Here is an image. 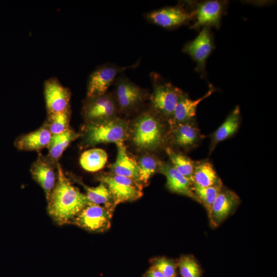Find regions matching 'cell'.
Instances as JSON below:
<instances>
[{
  "instance_id": "cell-1",
  "label": "cell",
  "mask_w": 277,
  "mask_h": 277,
  "mask_svg": "<svg viewBox=\"0 0 277 277\" xmlns=\"http://www.w3.org/2000/svg\"><path fill=\"white\" fill-rule=\"evenodd\" d=\"M57 180L48 202V211L60 225L72 223L89 202L85 194L73 186L66 177L59 163L56 165Z\"/></svg>"
},
{
  "instance_id": "cell-2",
  "label": "cell",
  "mask_w": 277,
  "mask_h": 277,
  "mask_svg": "<svg viewBox=\"0 0 277 277\" xmlns=\"http://www.w3.org/2000/svg\"><path fill=\"white\" fill-rule=\"evenodd\" d=\"M131 138L138 150H155L163 145L165 140L164 124L155 113L145 112L135 120Z\"/></svg>"
},
{
  "instance_id": "cell-3",
  "label": "cell",
  "mask_w": 277,
  "mask_h": 277,
  "mask_svg": "<svg viewBox=\"0 0 277 277\" xmlns=\"http://www.w3.org/2000/svg\"><path fill=\"white\" fill-rule=\"evenodd\" d=\"M129 135L127 122L113 117L108 120L89 122L84 129V143L86 146L101 143L124 142Z\"/></svg>"
},
{
  "instance_id": "cell-4",
  "label": "cell",
  "mask_w": 277,
  "mask_h": 277,
  "mask_svg": "<svg viewBox=\"0 0 277 277\" xmlns=\"http://www.w3.org/2000/svg\"><path fill=\"white\" fill-rule=\"evenodd\" d=\"M153 81V90L151 96L153 108L170 123L182 91L159 75L155 74Z\"/></svg>"
},
{
  "instance_id": "cell-5",
  "label": "cell",
  "mask_w": 277,
  "mask_h": 277,
  "mask_svg": "<svg viewBox=\"0 0 277 277\" xmlns=\"http://www.w3.org/2000/svg\"><path fill=\"white\" fill-rule=\"evenodd\" d=\"M98 179L109 189L116 206L136 201L143 194V185L131 178L111 173L102 174Z\"/></svg>"
},
{
  "instance_id": "cell-6",
  "label": "cell",
  "mask_w": 277,
  "mask_h": 277,
  "mask_svg": "<svg viewBox=\"0 0 277 277\" xmlns=\"http://www.w3.org/2000/svg\"><path fill=\"white\" fill-rule=\"evenodd\" d=\"M113 211L89 202L74 218L72 223L92 232H104L109 229Z\"/></svg>"
},
{
  "instance_id": "cell-7",
  "label": "cell",
  "mask_w": 277,
  "mask_h": 277,
  "mask_svg": "<svg viewBox=\"0 0 277 277\" xmlns=\"http://www.w3.org/2000/svg\"><path fill=\"white\" fill-rule=\"evenodd\" d=\"M214 48V39L209 28L204 27L197 36L184 46L183 51L196 62V70L204 74L207 59Z\"/></svg>"
},
{
  "instance_id": "cell-8",
  "label": "cell",
  "mask_w": 277,
  "mask_h": 277,
  "mask_svg": "<svg viewBox=\"0 0 277 277\" xmlns=\"http://www.w3.org/2000/svg\"><path fill=\"white\" fill-rule=\"evenodd\" d=\"M127 68L113 65H105L97 68L91 73L88 80L87 98L105 94L117 75Z\"/></svg>"
},
{
  "instance_id": "cell-9",
  "label": "cell",
  "mask_w": 277,
  "mask_h": 277,
  "mask_svg": "<svg viewBox=\"0 0 277 277\" xmlns=\"http://www.w3.org/2000/svg\"><path fill=\"white\" fill-rule=\"evenodd\" d=\"M147 18L151 23L165 28H172L188 23L193 18V11L183 6L164 7L148 13Z\"/></svg>"
},
{
  "instance_id": "cell-10",
  "label": "cell",
  "mask_w": 277,
  "mask_h": 277,
  "mask_svg": "<svg viewBox=\"0 0 277 277\" xmlns=\"http://www.w3.org/2000/svg\"><path fill=\"white\" fill-rule=\"evenodd\" d=\"M226 7V2L220 1H208L199 4L193 10L195 21L191 28L199 29L204 27L219 28Z\"/></svg>"
},
{
  "instance_id": "cell-11",
  "label": "cell",
  "mask_w": 277,
  "mask_h": 277,
  "mask_svg": "<svg viewBox=\"0 0 277 277\" xmlns=\"http://www.w3.org/2000/svg\"><path fill=\"white\" fill-rule=\"evenodd\" d=\"M44 93L48 114L69 108L70 92L56 78L51 77L45 82Z\"/></svg>"
},
{
  "instance_id": "cell-12",
  "label": "cell",
  "mask_w": 277,
  "mask_h": 277,
  "mask_svg": "<svg viewBox=\"0 0 277 277\" xmlns=\"http://www.w3.org/2000/svg\"><path fill=\"white\" fill-rule=\"evenodd\" d=\"M240 203L239 196L234 191L223 188L215 198L208 215L210 225L216 227L237 208Z\"/></svg>"
},
{
  "instance_id": "cell-13",
  "label": "cell",
  "mask_w": 277,
  "mask_h": 277,
  "mask_svg": "<svg viewBox=\"0 0 277 277\" xmlns=\"http://www.w3.org/2000/svg\"><path fill=\"white\" fill-rule=\"evenodd\" d=\"M83 108L85 117L90 122H98L115 117L116 105L111 95H104L87 98Z\"/></svg>"
},
{
  "instance_id": "cell-14",
  "label": "cell",
  "mask_w": 277,
  "mask_h": 277,
  "mask_svg": "<svg viewBox=\"0 0 277 277\" xmlns=\"http://www.w3.org/2000/svg\"><path fill=\"white\" fill-rule=\"evenodd\" d=\"M53 163L49 158L39 156L32 164L30 169L33 179L44 190L47 201L57 180V171H55Z\"/></svg>"
},
{
  "instance_id": "cell-15",
  "label": "cell",
  "mask_w": 277,
  "mask_h": 277,
  "mask_svg": "<svg viewBox=\"0 0 277 277\" xmlns=\"http://www.w3.org/2000/svg\"><path fill=\"white\" fill-rule=\"evenodd\" d=\"M158 171L166 177V187L170 191L187 196L200 203L192 190V182L170 164L161 162Z\"/></svg>"
},
{
  "instance_id": "cell-16",
  "label": "cell",
  "mask_w": 277,
  "mask_h": 277,
  "mask_svg": "<svg viewBox=\"0 0 277 277\" xmlns=\"http://www.w3.org/2000/svg\"><path fill=\"white\" fill-rule=\"evenodd\" d=\"M116 84V98L121 110L131 109L142 101L143 90L127 78H120Z\"/></svg>"
},
{
  "instance_id": "cell-17",
  "label": "cell",
  "mask_w": 277,
  "mask_h": 277,
  "mask_svg": "<svg viewBox=\"0 0 277 277\" xmlns=\"http://www.w3.org/2000/svg\"><path fill=\"white\" fill-rule=\"evenodd\" d=\"M214 91L215 89L210 86L204 95L195 100H191L186 93L182 91L179 98L170 124L194 122L198 105L203 100L210 96Z\"/></svg>"
},
{
  "instance_id": "cell-18",
  "label": "cell",
  "mask_w": 277,
  "mask_h": 277,
  "mask_svg": "<svg viewBox=\"0 0 277 277\" xmlns=\"http://www.w3.org/2000/svg\"><path fill=\"white\" fill-rule=\"evenodd\" d=\"M174 143L185 149L196 146L201 139L199 129L194 122L171 124Z\"/></svg>"
},
{
  "instance_id": "cell-19",
  "label": "cell",
  "mask_w": 277,
  "mask_h": 277,
  "mask_svg": "<svg viewBox=\"0 0 277 277\" xmlns=\"http://www.w3.org/2000/svg\"><path fill=\"white\" fill-rule=\"evenodd\" d=\"M52 136L48 126L22 135L15 142V147L19 150L37 151L48 147Z\"/></svg>"
},
{
  "instance_id": "cell-20",
  "label": "cell",
  "mask_w": 277,
  "mask_h": 277,
  "mask_svg": "<svg viewBox=\"0 0 277 277\" xmlns=\"http://www.w3.org/2000/svg\"><path fill=\"white\" fill-rule=\"evenodd\" d=\"M115 144L117 155L111 167L112 173L131 178L140 182L137 162L129 156L124 142Z\"/></svg>"
},
{
  "instance_id": "cell-21",
  "label": "cell",
  "mask_w": 277,
  "mask_h": 277,
  "mask_svg": "<svg viewBox=\"0 0 277 277\" xmlns=\"http://www.w3.org/2000/svg\"><path fill=\"white\" fill-rule=\"evenodd\" d=\"M241 120L240 109L236 106L230 112L224 122L211 135L210 153L220 142L230 138L238 131Z\"/></svg>"
},
{
  "instance_id": "cell-22",
  "label": "cell",
  "mask_w": 277,
  "mask_h": 277,
  "mask_svg": "<svg viewBox=\"0 0 277 277\" xmlns=\"http://www.w3.org/2000/svg\"><path fill=\"white\" fill-rule=\"evenodd\" d=\"M192 181L204 187L223 184L212 164L207 160L195 162Z\"/></svg>"
},
{
  "instance_id": "cell-23",
  "label": "cell",
  "mask_w": 277,
  "mask_h": 277,
  "mask_svg": "<svg viewBox=\"0 0 277 277\" xmlns=\"http://www.w3.org/2000/svg\"><path fill=\"white\" fill-rule=\"evenodd\" d=\"M77 180L85 189V195L89 202L102 205L114 211L116 205L110 191L104 183L100 182V184L96 187H89L81 181Z\"/></svg>"
},
{
  "instance_id": "cell-24",
  "label": "cell",
  "mask_w": 277,
  "mask_h": 277,
  "mask_svg": "<svg viewBox=\"0 0 277 277\" xmlns=\"http://www.w3.org/2000/svg\"><path fill=\"white\" fill-rule=\"evenodd\" d=\"M79 134L69 128L62 133L52 134L48 147L49 159L55 163L62 155L70 143L79 136Z\"/></svg>"
},
{
  "instance_id": "cell-25",
  "label": "cell",
  "mask_w": 277,
  "mask_h": 277,
  "mask_svg": "<svg viewBox=\"0 0 277 277\" xmlns=\"http://www.w3.org/2000/svg\"><path fill=\"white\" fill-rule=\"evenodd\" d=\"M106 152L100 148H93L84 151L80 159L82 167L89 172H96L102 169L107 163Z\"/></svg>"
},
{
  "instance_id": "cell-26",
  "label": "cell",
  "mask_w": 277,
  "mask_h": 277,
  "mask_svg": "<svg viewBox=\"0 0 277 277\" xmlns=\"http://www.w3.org/2000/svg\"><path fill=\"white\" fill-rule=\"evenodd\" d=\"M166 151L171 162V165L192 182V174L195 162L186 155L176 152L170 148H167Z\"/></svg>"
},
{
  "instance_id": "cell-27",
  "label": "cell",
  "mask_w": 277,
  "mask_h": 277,
  "mask_svg": "<svg viewBox=\"0 0 277 277\" xmlns=\"http://www.w3.org/2000/svg\"><path fill=\"white\" fill-rule=\"evenodd\" d=\"M223 184L204 187L193 183L192 190L205 208L208 215H209L212 205L218 194L223 189Z\"/></svg>"
},
{
  "instance_id": "cell-28",
  "label": "cell",
  "mask_w": 277,
  "mask_h": 277,
  "mask_svg": "<svg viewBox=\"0 0 277 277\" xmlns=\"http://www.w3.org/2000/svg\"><path fill=\"white\" fill-rule=\"evenodd\" d=\"M161 162L154 157L145 155L137 162L139 173V181L143 185L147 184L151 176L159 170Z\"/></svg>"
},
{
  "instance_id": "cell-29",
  "label": "cell",
  "mask_w": 277,
  "mask_h": 277,
  "mask_svg": "<svg viewBox=\"0 0 277 277\" xmlns=\"http://www.w3.org/2000/svg\"><path fill=\"white\" fill-rule=\"evenodd\" d=\"M178 272L181 277H201L202 270L194 256L185 255L176 261Z\"/></svg>"
},
{
  "instance_id": "cell-30",
  "label": "cell",
  "mask_w": 277,
  "mask_h": 277,
  "mask_svg": "<svg viewBox=\"0 0 277 277\" xmlns=\"http://www.w3.org/2000/svg\"><path fill=\"white\" fill-rule=\"evenodd\" d=\"M70 116L69 108L60 112L49 114L47 125L52 134H60L68 129Z\"/></svg>"
},
{
  "instance_id": "cell-31",
  "label": "cell",
  "mask_w": 277,
  "mask_h": 277,
  "mask_svg": "<svg viewBox=\"0 0 277 277\" xmlns=\"http://www.w3.org/2000/svg\"><path fill=\"white\" fill-rule=\"evenodd\" d=\"M151 267L161 272L166 277H179L177 263L172 259L157 257L150 261Z\"/></svg>"
},
{
  "instance_id": "cell-32",
  "label": "cell",
  "mask_w": 277,
  "mask_h": 277,
  "mask_svg": "<svg viewBox=\"0 0 277 277\" xmlns=\"http://www.w3.org/2000/svg\"><path fill=\"white\" fill-rule=\"evenodd\" d=\"M143 277H166L161 272L158 270L150 267L145 273Z\"/></svg>"
}]
</instances>
